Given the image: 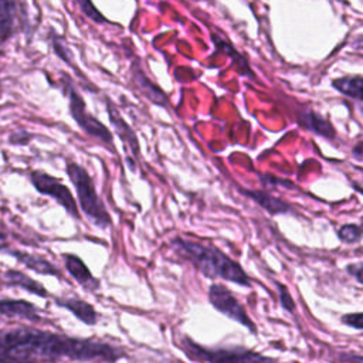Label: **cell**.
Instances as JSON below:
<instances>
[{"label":"cell","mask_w":363,"mask_h":363,"mask_svg":"<svg viewBox=\"0 0 363 363\" xmlns=\"http://www.w3.org/2000/svg\"><path fill=\"white\" fill-rule=\"evenodd\" d=\"M0 353L26 363L68 359L89 363H115L125 353L108 343L71 337L28 326L0 329Z\"/></svg>","instance_id":"obj_1"},{"label":"cell","mask_w":363,"mask_h":363,"mask_svg":"<svg viewBox=\"0 0 363 363\" xmlns=\"http://www.w3.org/2000/svg\"><path fill=\"white\" fill-rule=\"evenodd\" d=\"M177 252L187 258L201 274L210 278H223L238 285H250V278L244 269L224 252L211 245L176 238L173 241Z\"/></svg>","instance_id":"obj_2"},{"label":"cell","mask_w":363,"mask_h":363,"mask_svg":"<svg viewBox=\"0 0 363 363\" xmlns=\"http://www.w3.org/2000/svg\"><path fill=\"white\" fill-rule=\"evenodd\" d=\"M67 173L75 186L79 207L84 214L99 228L111 225V216L106 211L102 200L98 197L88 172L82 166L69 162L67 163Z\"/></svg>","instance_id":"obj_3"},{"label":"cell","mask_w":363,"mask_h":363,"mask_svg":"<svg viewBox=\"0 0 363 363\" xmlns=\"http://www.w3.org/2000/svg\"><path fill=\"white\" fill-rule=\"evenodd\" d=\"M30 180L37 191L52 197L60 206H62L65 208V211L69 216H72L74 218H79V211H78L75 199H74L72 193L69 191V189L61 183V180H58V179L52 177L51 174L41 172V170L31 172Z\"/></svg>","instance_id":"obj_4"},{"label":"cell","mask_w":363,"mask_h":363,"mask_svg":"<svg viewBox=\"0 0 363 363\" xmlns=\"http://www.w3.org/2000/svg\"><path fill=\"white\" fill-rule=\"evenodd\" d=\"M68 99H69V113L75 119V122L79 125V128H82L88 135L98 138L101 142L111 145L112 133L108 130V128L104 123H101L95 116L86 112L84 99L72 86H68Z\"/></svg>","instance_id":"obj_5"},{"label":"cell","mask_w":363,"mask_h":363,"mask_svg":"<svg viewBox=\"0 0 363 363\" xmlns=\"http://www.w3.org/2000/svg\"><path fill=\"white\" fill-rule=\"evenodd\" d=\"M208 299L217 311H220L230 319L247 326L251 332H255V325L247 315L245 309L224 285H220V284L211 285L208 289Z\"/></svg>","instance_id":"obj_6"},{"label":"cell","mask_w":363,"mask_h":363,"mask_svg":"<svg viewBox=\"0 0 363 363\" xmlns=\"http://www.w3.org/2000/svg\"><path fill=\"white\" fill-rule=\"evenodd\" d=\"M64 264L67 271L71 274V277L85 289L88 291H95L99 288V281L91 274L85 262L74 254H64Z\"/></svg>","instance_id":"obj_7"},{"label":"cell","mask_w":363,"mask_h":363,"mask_svg":"<svg viewBox=\"0 0 363 363\" xmlns=\"http://www.w3.org/2000/svg\"><path fill=\"white\" fill-rule=\"evenodd\" d=\"M0 315L9 318L18 316L33 322L41 320L38 308L24 299H0Z\"/></svg>","instance_id":"obj_8"},{"label":"cell","mask_w":363,"mask_h":363,"mask_svg":"<svg viewBox=\"0 0 363 363\" xmlns=\"http://www.w3.org/2000/svg\"><path fill=\"white\" fill-rule=\"evenodd\" d=\"M54 302L58 306L68 309L78 320H81L85 325H95L96 320H98V313H96L95 308L84 299H79V298H55Z\"/></svg>","instance_id":"obj_9"},{"label":"cell","mask_w":363,"mask_h":363,"mask_svg":"<svg viewBox=\"0 0 363 363\" xmlns=\"http://www.w3.org/2000/svg\"><path fill=\"white\" fill-rule=\"evenodd\" d=\"M298 123L302 128H305V129H308V130H311L316 135H320L326 139H333L335 135H336L335 128L332 126V123L328 119H325L323 116H320L319 113L313 112V111L301 112L299 116H298Z\"/></svg>","instance_id":"obj_10"},{"label":"cell","mask_w":363,"mask_h":363,"mask_svg":"<svg viewBox=\"0 0 363 363\" xmlns=\"http://www.w3.org/2000/svg\"><path fill=\"white\" fill-rule=\"evenodd\" d=\"M9 254L16 257L18 259V262L23 264L26 268H28V269H31L37 274L52 275V277H57V278L62 279V275L58 271V268L55 265H52L50 261H47L41 257H37V255H33V254H28V252H23V251H16V250L9 251Z\"/></svg>","instance_id":"obj_11"},{"label":"cell","mask_w":363,"mask_h":363,"mask_svg":"<svg viewBox=\"0 0 363 363\" xmlns=\"http://www.w3.org/2000/svg\"><path fill=\"white\" fill-rule=\"evenodd\" d=\"M108 115L111 119V123L115 128V132L118 133V136L123 140V143L128 145V147L130 149L133 156L139 155V143H138V138L135 135V132L132 130V128L122 119V116L119 115V112L116 111V108L108 102Z\"/></svg>","instance_id":"obj_12"},{"label":"cell","mask_w":363,"mask_h":363,"mask_svg":"<svg viewBox=\"0 0 363 363\" xmlns=\"http://www.w3.org/2000/svg\"><path fill=\"white\" fill-rule=\"evenodd\" d=\"M4 281L7 282V285L10 286H17L21 288L27 292H31L40 298H47L48 296V291L35 279H33L31 277H28L26 272L17 271V269H9L3 274Z\"/></svg>","instance_id":"obj_13"},{"label":"cell","mask_w":363,"mask_h":363,"mask_svg":"<svg viewBox=\"0 0 363 363\" xmlns=\"http://www.w3.org/2000/svg\"><path fill=\"white\" fill-rule=\"evenodd\" d=\"M132 78H133V82L136 84V86L143 92V95L152 101L153 104L156 105H160V106H166L167 105V96L166 94L157 88L145 74L142 69L138 68L136 64H133L132 67Z\"/></svg>","instance_id":"obj_14"},{"label":"cell","mask_w":363,"mask_h":363,"mask_svg":"<svg viewBox=\"0 0 363 363\" xmlns=\"http://www.w3.org/2000/svg\"><path fill=\"white\" fill-rule=\"evenodd\" d=\"M245 196L252 199L258 206L267 210L269 214H285L291 213L292 208L288 203L271 196L269 193L259 191V190H241Z\"/></svg>","instance_id":"obj_15"},{"label":"cell","mask_w":363,"mask_h":363,"mask_svg":"<svg viewBox=\"0 0 363 363\" xmlns=\"http://www.w3.org/2000/svg\"><path fill=\"white\" fill-rule=\"evenodd\" d=\"M332 85L346 96H350L353 99H359L363 102V77L362 75L340 77L333 79Z\"/></svg>","instance_id":"obj_16"},{"label":"cell","mask_w":363,"mask_h":363,"mask_svg":"<svg viewBox=\"0 0 363 363\" xmlns=\"http://www.w3.org/2000/svg\"><path fill=\"white\" fill-rule=\"evenodd\" d=\"M213 38H214V44L217 45V48L220 50V51H223V52H225L227 55H230L231 58H234V62L237 64V67H238V69L241 71V72H244L245 75H251V69H250V67H248V64L245 62V60H244V57L242 55H240L238 52H237V50L231 45V44H228L224 38H221V37H218V35H213ZM242 74V75H244Z\"/></svg>","instance_id":"obj_17"},{"label":"cell","mask_w":363,"mask_h":363,"mask_svg":"<svg viewBox=\"0 0 363 363\" xmlns=\"http://www.w3.org/2000/svg\"><path fill=\"white\" fill-rule=\"evenodd\" d=\"M337 234L343 242L350 244V242H356L360 240V237L363 235V228L356 224H346V225L340 227Z\"/></svg>","instance_id":"obj_18"},{"label":"cell","mask_w":363,"mask_h":363,"mask_svg":"<svg viewBox=\"0 0 363 363\" xmlns=\"http://www.w3.org/2000/svg\"><path fill=\"white\" fill-rule=\"evenodd\" d=\"M78 6L81 9V11L91 20L96 21V23H104L106 21L105 17L98 11V9L94 6V3L91 0H77Z\"/></svg>","instance_id":"obj_19"},{"label":"cell","mask_w":363,"mask_h":363,"mask_svg":"<svg viewBox=\"0 0 363 363\" xmlns=\"http://www.w3.org/2000/svg\"><path fill=\"white\" fill-rule=\"evenodd\" d=\"M342 322L354 328V329H363V312H360V313H347L342 318Z\"/></svg>","instance_id":"obj_20"},{"label":"cell","mask_w":363,"mask_h":363,"mask_svg":"<svg viewBox=\"0 0 363 363\" xmlns=\"http://www.w3.org/2000/svg\"><path fill=\"white\" fill-rule=\"evenodd\" d=\"M278 288H279V292H281V303H282V306L286 309V311H294L295 309V302L292 301V298H291V295L288 294V291L285 289V286H282L281 284L278 285Z\"/></svg>","instance_id":"obj_21"},{"label":"cell","mask_w":363,"mask_h":363,"mask_svg":"<svg viewBox=\"0 0 363 363\" xmlns=\"http://www.w3.org/2000/svg\"><path fill=\"white\" fill-rule=\"evenodd\" d=\"M347 271H349L359 282L363 284V262L349 265V267H347Z\"/></svg>","instance_id":"obj_22"},{"label":"cell","mask_w":363,"mask_h":363,"mask_svg":"<svg viewBox=\"0 0 363 363\" xmlns=\"http://www.w3.org/2000/svg\"><path fill=\"white\" fill-rule=\"evenodd\" d=\"M352 156L356 160L363 162V142H357L353 147H352Z\"/></svg>","instance_id":"obj_23"},{"label":"cell","mask_w":363,"mask_h":363,"mask_svg":"<svg viewBox=\"0 0 363 363\" xmlns=\"http://www.w3.org/2000/svg\"><path fill=\"white\" fill-rule=\"evenodd\" d=\"M346 363H363V356H356V354H346L342 357Z\"/></svg>","instance_id":"obj_24"},{"label":"cell","mask_w":363,"mask_h":363,"mask_svg":"<svg viewBox=\"0 0 363 363\" xmlns=\"http://www.w3.org/2000/svg\"><path fill=\"white\" fill-rule=\"evenodd\" d=\"M0 363H26V362H21V360L10 357V356H7L4 353H0Z\"/></svg>","instance_id":"obj_25"},{"label":"cell","mask_w":363,"mask_h":363,"mask_svg":"<svg viewBox=\"0 0 363 363\" xmlns=\"http://www.w3.org/2000/svg\"><path fill=\"white\" fill-rule=\"evenodd\" d=\"M353 47L357 48V50H363V35H359V37L354 40Z\"/></svg>","instance_id":"obj_26"},{"label":"cell","mask_w":363,"mask_h":363,"mask_svg":"<svg viewBox=\"0 0 363 363\" xmlns=\"http://www.w3.org/2000/svg\"><path fill=\"white\" fill-rule=\"evenodd\" d=\"M353 186H354V189H356L357 191H360V193L363 194V180H362V182H354Z\"/></svg>","instance_id":"obj_27"}]
</instances>
